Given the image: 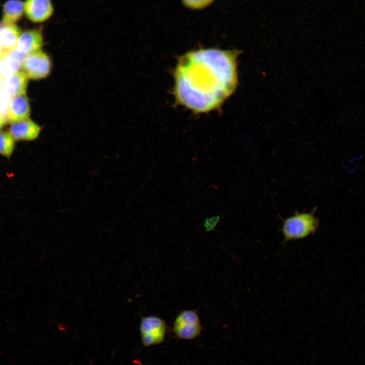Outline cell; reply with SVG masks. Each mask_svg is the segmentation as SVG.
I'll list each match as a JSON object with an SVG mask.
<instances>
[{"mask_svg": "<svg viewBox=\"0 0 365 365\" xmlns=\"http://www.w3.org/2000/svg\"><path fill=\"white\" fill-rule=\"evenodd\" d=\"M24 11L29 20L39 23L47 20L52 16L54 8L51 0H26Z\"/></svg>", "mask_w": 365, "mask_h": 365, "instance_id": "obj_6", "label": "cell"}, {"mask_svg": "<svg viewBox=\"0 0 365 365\" xmlns=\"http://www.w3.org/2000/svg\"><path fill=\"white\" fill-rule=\"evenodd\" d=\"M42 127L29 118L11 124L9 132L15 140L30 141L36 139Z\"/></svg>", "mask_w": 365, "mask_h": 365, "instance_id": "obj_7", "label": "cell"}, {"mask_svg": "<svg viewBox=\"0 0 365 365\" xmlns=\"http://www.w3.org/2000/svg\"><path fill=\"white\" fill-rule=\"evenodd\" d=\"M240 52L205 48L181 56L173 76L176 101L196 113L218 108L237 86Z\"/></svg>", "mask_w": 365, "mask_h": 365, "instance_id": "obj_1", "label": "cell"}, {"mask_svg": "<svg viewBox=\"0 0 365 365\" xmlns=\"http://www.w3.org/2000/svg\"><path fill=\"white\" fill-rule=\"evenodd\" d=\"M15 139L9 132L0 131V154L6 157L12 155L15 148Z\"/></svg>", "mask_w": 365, "mask_h": 365, "instance_id": "obj_14", "label": "cell"}, {"mask_svg": "<svg viewBox=\"0 0 365 365\" xmlns=\"http://www.w3.org/2000/svg\"><path fill=\"white\" fill-rule=\"evenodd\" d=\"M12 97L3 88L0 89V115L6 118Z\"/></svg>", "mask_w": 365, "mask_h": 365, "instance_id": "obj_16", "label": "cell"}, {"mask_svg": "<svg viewBox=\"0 0 365 365\" xmlns=\"http://www.w3.org/2000/svg\"><path fill=\"white\" fill-rule=\"evenodd\" d=\"M43 37L41 28L28 30L21 33L15 49L26 55L41 50Z\"/></svg>", "mask_w": 365, "mask_h": 365, "instance_id": "obj_8", "label": "cell"}, {"mask_svg": "<svg viewBox=\"0 0 365 365\" xmlns=\"http://www.w3.org/2000/svg\"><path fill=\"white\" fill-rule=\"evenodd\" d=\"M51 67L49 56L42 50L27 55L21 66V71L28 79L33 80L47 77L50 73Z\"/></svg>", "mask_w": 365, "mask_h": 365, "instance_id": "obj_5", "label": "cell"}, {"mask_svg": "<svg viewBox=\"0 0 365 365\" xmlns=\"http://www.w3.org/2000/svg\"><path fill=\"white\" fill-rule=\"evenodd\" d=\"M314 212V210L309 213L296 211L294 215L283 221L281 231L284 243L304 239L315 233L319 222Z\"/></svg>", "mask_w": 365, "mask_h": 365, "instance_id": "obj_2", "label": "cell"}, {"mask_svg": "<svg viewBox=\"0 0 365 365\" xmlns=\"http://www.w3.org/2000/svg\"><path fill=\"white\" fill-rule=\"evenodd\" d=\"M166 328L165 321L159 317H142L139 330L142 345L147 347L162 343L165 338Z\"/></svg>", "mask_w": 365, "mask_h": 365, "instance_id": "obj_4", "label": "cell"}, {"mask_svg": "<svg viewBox=\"0 0 365 365\" xmlns=\"http://www.w3.org/2000/svg\"><path fill=\"white\" fill-rule=\"evenodd\" d=\"M7 123L5 117L0 115V129Z\"/></svg>", "mask_w": 365, "mask_h": 365, "instance_id": "obj_18", "label": "cell"}, {"mask_svg": "<svg viewBox=\"0 0 365 365\" xmlns=\"http://www.w3.org/2000/svg\"><path fill=\"white\" fill-rule=\"evenodd\" d=\"M2 44H1V40H0V52L2 51Z\"/></svg>", "mask_w": 365, "mask_h": 365, "instance_id": "obj_20", "label": "cell"}, {"mask_svg": "<svg viewBox=\"0 0 365 365\" xmlns=\"http://www.w3.org/2000/svg\"><path fill=\"white\" fill-rule=\"evenodd\" d=\"M26 56L16 49L11 51L2 50L0 52V75L5 78L19 71Z\"/></svg>", "mask_w": 365, "mask_h": 365, "instance_id": "obj_10", "label": "cell"}, {"mask_svg": "<svg viewBox=\"0 0 365 365\" xmlns=\"http://www.w3.org/2000/svg\"><path fill=\"white\" fill-rule=\"evenodd\" d=\"M4 78L0 75V89L2 88Z\"/></svg>", "mask_w": 365, "mask_h": 365, "instance_id": "obj_19", "label": "cell"}, {"mask_svg": "<svg viewBox=\"0 0 365 365\" xmlns=\"http://www.w3.org/2000/svg\"><path fill=\"white\" fill-rule=\"evenodd\" d=\"M220 220V217L219 215L206 218L204 221V225L206 230L210 231L213 230L217 225Z\"/></svg>", "mask_w": 365, "mask_h": 365, "instance_id": "obj_17", "label": "cell"}, {"mask_svg": "<svg viewBox=\"0 0 365 365\" xmlns=\"http://www.w3.org/2000/svg\"><path fill=\"white\" fill-rule=\"evenodd\" d=\"M184 5L189 9L200 10L210 5L214 0H181Z\"/></svg>", "mask_w": 365, "mask_h": 365, "instance_id": "obj_15", "label": "cell"}, {"mask_svg": "<svg viewBox=\"0 0 365 365\" xmlns=\"http://www.w3.org/2000/svg\"><path fill=\"white\" fill-rule=\"evenodd\" d=\"M30 107L25 95L12 97L6 115L7 123L10 124L29 118Z\"/></svg>", "mask_w": 365, "mask_h": 365, "instance_id": "obj_9", "label": "cell"}, {"mask_svg": "<svg viewBox=\"0 0 365 365\" xmlns=\"http://www.w3.org/2000/svg\"><path fill=\"white\" fill-rule=\"evenodd\" d=\"M28 78L22 71L4 78L2 88L12 97L15 96L25 95L28 82Z\"/></svg>", "mask_w": 365, "mask_h": 365, "instance_id": "obj_11", "label": "cell"}, {"mask_svg": "<svg viewBox=\"0 0 365 365\" xmlns=\"http://www.w3.org/2000/svg\"><path fill=\"white\" fill-rule=\"evenodd\" d=\"M24 3L21 0H8L3 6L2 23L14 24L19 20L24 12Z\"/></svg>", "mask_w": 365, "mask_h": 365, "instance_id": "obj_13", "label": "cell"}, {"mask_svg": "<svg viewBox=\"0 0 365 365\" xmlns=\"http://www.w3.org/2000/svg\"><path fill=\"white\" fill-rule=\"evenodd\" d=\"M20 28L14 24H0V40L2 50L11 51L15 49L21 33Z\"/></svg>", "mask_w": 365, "mask_h": 365, "instance_id": "obj_12", "label": "cell"}, {"mask_svg": "<svg viewBox=\"0 0 365 365\" xmlns=\"http://www.w3.org/2000/svg\"><path fill=\"white\" fill-rule=\"evenodd\" d=\"M172 329L178 338L192 340L201 334L202 327L196 311L185 310L180 312L176 317Z\"/></svg>", "mask_w": 365, "mask_h": 365, "instance_id": "obj_3", "label": "cell"}]
</instances>
